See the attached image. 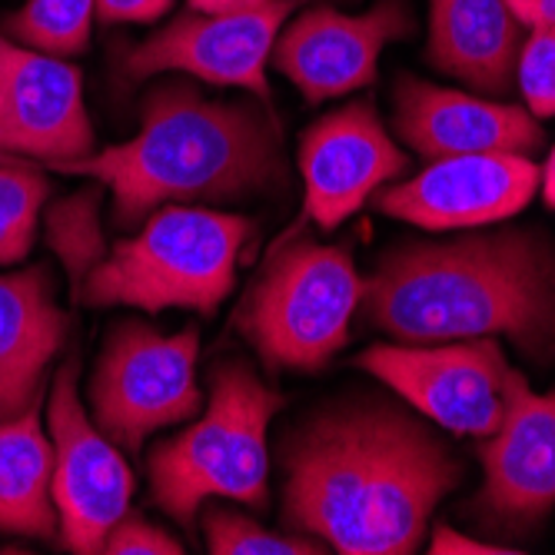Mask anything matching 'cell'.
Masks as SVG:
<instances>
[{
	"mask_svg": "<svg viewBox=\"0 0 555 555\" xmlns=\"http://www.w3.org/2000/svg\"><path fill=\"white\" fill-rule=\"evenodd\" d=\"M357 366L406 399L426 423L476 439L492 436L529 389L499 339L373 346Z\"/></svg>",
	"mask_w": 555,
	"mask_h": 555,
	"instance_id": "cell-7",
	"label": "cell"
},
{
	"mask_svg": "<svg viewBox=\"0 0 555 555\" xmlns=\"http://www.w3.org/2000/svg\"><path fill=\"white\" fill-rule=\"evenodd\" d=\"M57 173L93 177L114 196L117 223L130 227L173 204H223L267 193L283 180L273 120L236 100H210L190 83H160L140 111V130Z\"/></svg>",
	"mask_w": 555,
	"mask_h": 555,
	"instance_id": "cell-3",
	"label": "cell"
},
{
	"mask_svg": "<svg viewBox=\"0 0 555 555\" xmlns=\"http://www.w3.org/2000/svg\"><path fill=\"white\" fill-rule=\"evenodd\" d=\"M173 8V0H96V21L104 24H154Z\"/></svg>",
	"mask_w": 555,
	"mask_h": 555,
	"instance_id": "cell-26",
	"label": "cell"
},
{
	"mask_svg": "<svg viewBox=\"0 0 555 555\" xmlns=\"http://www.w3.org/2000/svg\"><path fill=\"white\" fill-rule=\"evenodd\" d=\"M539 167L522 154H466L426 167L376 193V207L423 230H479L506 223L539 190Z\"/></svg>",
	"mask_w": 555,
	"mask_h": 555,
	"instance_id": "cell-12",
	"label": "cell"
},
{
	"mask_svg": "<svg viewBox=\"0 0 555 555\" xmlns=\"http://www.w3.org/2000/svg\"><path fill=\"white\" fill-rule=\"evenodd\" d=\"M204 539L214 555H320L323 542L310 535H280L233 509L204 513Z\"/></svg>",
	"mask_w": 555,
	"mask_h": 555,
	"instance_id": "cell-22",
	"label": "cell"
},
{
	"mask_svg": "<svg viewBox=\"0 0 555 555\" xmlns=\"http://www.w3.org/2000/svg\"><path fill=\"white\" fill-rule=\"evenodd\" d=\"M526 27H555V0H535Z\"/></svg>",
	"mask_w": 555,
	"mask_h": 555,
	"instance_id": "cell-29",
	"label": "cell"
},
{
	"mask_svg": "<svg viewBox=\"0 0 555 555\" xmlns=\"http://www.w3.org/2000/svg\"><path fill=\"white\" fill-rule=\"evenodd\" d=\"M283 522L343 555H410L463 479L442 439L379 399L339 402L286 433Z\"/></svg>",
	"mask_w": 555,
	"mask_h": 555,
	"instance_id": "cell-1",
	"label": "cell"
},
{
	"mask_svg": "<svg viewBox=\"0 0 555 555\" xmlns=\"http://www.w3.org/2000/svg\"><path fill=\"white\" fill-rule=\"evenodd\" d=\"M263 4H276V0H190L193 11H249V8H263Z\"/></svg>",
	"mask_w": 555,
	"mask_h": 555,
	"instance_id": "cell-28",
	"label": "cell"
},
{
	"mask_svg": "<svg viewBox=\"0 0 555 555\" xmlns=\"http://www.w3.org/2000/svg\"><path fill=\"white\" fill-rule=\"evenodd\" d=\"M429 552L433 555H516L519 548H506L495 542H482V539H469L463 532H456L452 526H436L433 539H429Z\"/></svg>",
	"mask_w": 555,
	"mask_h": 555,
	"instance_id": "cell-27",
	"label": "cell"
},
{
	"mask_svg": "<svg viewBox=\"0 0 555 555\" xmlns=\"http://www.w3.org/2000/svg\"><path fill=\"white\" fill-rule=\"evenodd\" d=\"M93 150L80 70L0 34V154L57 170Z\"/></svg>",
	"mask_w": 555,
	"mask_h": 555,
	"instance_id": "cell-11",
	"label": "cell"
},
{
	"mask_svg": "<svg viewBox=\"0 0 555 555\" xmlns=\"http://www.w3.org/2000/svg\"><path fill=\"white\" fill-rule=\"evenodd\" d=\"M64 336L67 317L43 267L0 273V420L37 406Z\"/></svg>",
	"mask_w": 555,
	"mask_h": 555,
	"instance_id": "cell-17",
	"label": "cell"
},
{
	"mask_svg": "<svg viewBox=\"0 0 555 555\" xmlns=\"http://www.w3.org/2000/svg\"><path fill=\"white\" fill-rule=\"evenodd\" d=\"M363 276L346 246L299 240L267 267L246 296L240 326L257 352L283 370H320L349 339Z\"/></svg>",
	"mask_w": 555,
	"mask_h": 555,
	"instance_id": "cell-6",
	"label": "cell"
},
{
	"mask_svg": "<svg viewBox=\"0 0 555 555\" xmlns=\"http://www.w3.org/2000/svg\"><path fill=\"white\" fill-rule=\"evenodd\" d=\"M0 532L54 539L61 532L54 506V449L37 406L0 420Z\"/></svg>",
	"mask_w": 555,
	"mask_h": 555,
	"instance_id": "cell-19",
	"label": "cell"
},
{
	"mask_svg": "<svg viewBox=\"0 0 555 555\" xmlns=\"http://www.w3.org/2000/svg\"><path fill=\"white\" fill-rule=\"evenodd\" d=\"M506 4L513 8V14H516L522 24H529V14H532V8H535V0H506Z\"/></svg>",
	"mask_w": 555,
	"mask_h": 555,
	"instance_id": "cell-31",
	"label": "cell"
},
{
	"mask_svg": "<svg viewBox=\"0 0 555 555\" xmlns=\"http://www.w3.org/2000/svg\"><path fill=\"white\" fill-rule=\"evenodd\" d=\"M196 363V330L167 336L143 323H120L93 370V423L133 452L157 429L190 423L204 406Z\"/></svg>",
	"mask_w": 555,
	"mask_h": 555,
	"instance_id": "cell-8",
	"label": "cell"
},
{
	"mask_svg": "<svg viewBox=\"0 0 555 555\" xmlns=\"http://www.w3.org/2000/svg\"><path fill=\"white\" fill-rule=\"evenodd\" d=\"M249 230L254 223L236 214L190 204L160 207L133 236L104 249L74 296L83 307L193 310L210 317L233 293Z\"/></svg>",
	"mask_w": 555,
	"mask_h": 555,
	"instance_id": "cell-4",
	"label": "cell"
},
{
	"mask_svg": "<svg viewBox=\"0 0 555 555\" xmlns=\"http://www.w3.org/2000/svg\"><path fill=\"white\" fill-rule=\"evenodd\" d=\"M293 14V0L249 8V11H183L167 27L137 43L124 70L133 80L157 74H186L214 87L249 90L257 100H270L267 61L273 43Z\"/></svg>",
	"mask_w": 555,
	"mask_h": 555,
	"instance_id": "cell-10",
	"label": "cell"
},
{
	"mask_svg": "<svg viewBox=\"0 0 555 555\" xmlns=\"http://www.w3.org/2000/svg\"><path fill=\"white\" fill-rule=\"evenodd\" d=\"M516 83L532 117H555V27H529L516 61Z\"/></svg>",
	"mask_w": 555,
	"mask_h": 555,
	"instance_id": "cell-24",
	"label": "cell"
},
{
	"mask_svg": "<svg viewBox=\"0 0 555 555\" xmlns=\"http://www.w3.org/2000/svg\"><path fill=\"white\" fill-rule=\"evenodd\" d=\"M410 34L413 14L406 0H379L363 14L313 8L283 24L270 57L302 96L320 104L370 87L383 50Z\"/></svg>",
	"mask_w": 555,
	"mask_h": 555,
	"instance_id": "cell-13",
	"label": "cell"
},
{
	"mask_svg": "<svg viewBox=\"0 0 555 555\" xmlns=\"http://www.w3.org/2000/svg\"><path fill=\"white\" fill-rule=\"evenodd\" d=\"M50 246H57L77 289L87 270L104 257V243L96 230V193L70 196L57 214H50Z\"/></svg>",
	"mask_w": 555,
	"mask_h": 555,
	"instance_id": "cell-23",
	"label": "cell"
},
{
	"mask_svg": "<svg viewBox=\"0 0 555 555\" xmlns=\"http://www.w3.org/2000/svg\"><path fill=\"white\" fill-rule=\"evenodd\" d=\"M96 21V0H27L8 17V34L54 57L83 54Z\"/></svg>",
	"mask_w": 555,
	"mask_h": 555,
	"instance_id": "cell-20",
	"label": "cell"
},
{
	"mask_svg": "<svg viewBox=\"0 0 555 555\" xmlns=\"http://www.w3.org/2000/svg\"><path fill=\"white\" fill-rule=\"evenodd\" d=\"M100 552H107V555H180L183 545L170 532H164L160 526L150 522V519L127 513L107 532L104 548H100Z\"/></svg>",
	"mask_w": 555,
	"mask_h": 555,
	"instance_id": "cell-25",
	"label": "cell"
},
{
	"mask_svg": "<svg viewBox=\"0 0 555 555\" xmlns=\"http://www.w3.org/2000/svg\"><path fill=\"white\" fill-rule=\"evenodd\" d=\"M360 307L396 343L506 336L542 357L555 346V249L516 227L402 243L363 280Z\"/></svg>",
	"mask_w": 555,
	"mask_h": 555,
	"instance_id": "cell-2",
	"label": "cell"
},
{
	"mask_svg": "<svg viewBox=\"0 0 555 555\" xmlns=\"http://www.w3.org/2000/svg\"><path fill=\"white\" fill-rule=\"evenodd\" d=\"M210 389L207 413L150 452V492L180 526H193L210 499L267 506V429L283 396L243 363L217 366Z\"/></svg>",
	"mask_w": 555,
	"mask_h": 555,
	"instance_id": "cell-5",
	"label": "cell"
},
{
	"mask_svg": "<svg viewBox=\"0 0 555 555\" xmlns=\"http://www.w3.org/2000/svg\"><path fill=\"white\" fill-rule=\"evenodd\" d=\"M47 180L24 160H0V267L21 263L37 233Z\"/></svg>",
	"mask_w": 555,
	"mask_h": 555,
	"instance_id": "cell-21",
	"label": "cell"
},
{
	"mask_svg": "<svg viewBox=\"0 0 555 555\" xmlns=\"http://www.w3.org/2000/svg\"><path fill=\"white\" fill-rule=\"evenodd\" d=\"M392 127L423 160L466 154H522L532 157L545 143L539 117L526 107L486 93L436 87L402 77L392 90Z\"/></svg>",
	"mask_w": 555,
	"mask_h": 555,
	"instance_id": "cell-15",
	"label": "cell"
},
{
	"mask_svg": "<svg viewBox=\"0 0 555 555\" xmlns=\"http://www.w3.org/2000/svg\"><path fill=\"white\" fill-rule=\"evenodd\" d=\"M522 21L506 0H429V64L486 96L516 80Z\"/></svg>",
	"mask_w": 555,
	"mask_h": 555,
	"instance_id": "cell-18",
	"label": "cell"
},
{
	"mask_svg": "<svg viewBox=\"0 0 555 555\" xmlns=\"http://www.w3.org/2000/svg\"><path fill=\"white\" fill-rule=\"evenodd\" d=\"M47 426L54 449L57 535L70 552L93 555L104 548L117 519L130 513L133 476L117 442L87 416L74 363H67L50 386Z\"/></svg>",
	"mask_w": 555,
	"mask_h": 555,
	"instance_id": "cell-9",
	"label": "cell"
},
{
	"mask_svg": "<svg viewBox=\"0 0 555 555\" xmlns=\"http://www.w3.org/2000/svg\"><path fill=\"white\" fill-rule=\"evenodd\" d=\"M539 183H542V193H545V204L555 210V150L548 154V164L539 173Z\"/></svg>",
	"mask_w": 555,
	"mask_h": 555,
	"instance_id": "cell-30",
	"label": "cell"
},
{
	"mask_svg": "<svg viewBox=\"0 0 555 555\" xmlns=\"http://www.w3.org/2000/svg\"><path fill=\"white\" fill-rule=\"evenodd\" d=\"M410 157L392 143L370 104H346L317 120L299 140V173L307 217L333 230L370 196L402 177Z\"/></svg>",
	"mask_w": 555,
	"mask_h": 555,
	"instance_id": "cell-14",
	"label": "cell"
},
{
	"mask_svg": "<svg viewBox=\"0 0 555 555\" xmlns=\"http://www.w3.org/2000/svg\"><path fill=\"white\" fill-rule=\"evenodd\" d=\"M482 509L495 522H539L555 509V392L526 389L502 426L486 436Z\"/></svg>",
	"mask_w": 555,
	"mask_h": 555,
	"instance_id": "cell-16",
	"label": "cell"
}]
</instances>
